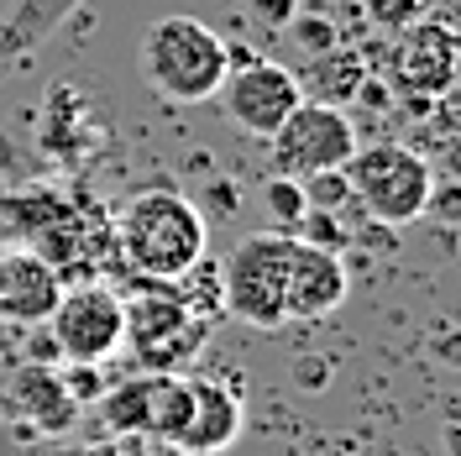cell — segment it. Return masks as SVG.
Wrapping results in <instances>:
<instances>
[{
    "mask_svg": "<svg viewBox=\"0 0 461 456\" xmlns=\"http://www.w3.org/2000/svg\"><path fill=\"white\" fill-rule=\"evenodd\" d=\"M204 242L210 231L200 205L178 189H142L115 215V252L137 278L152 284H178L204 257Z\"/></svg>",
    "mask_w": 461,
    "mask_h": 456,
    "instance_id": "cell-1",
    "label": "cell"
},
{
    "mask_svg": "<svg viewBox=\"0 0 461 456\" xmlns=\"http://www.w3.org/2000/svg\"><path fill=\"white\" fill-rule=\"evenodd\" d=\"M215 95H221L226 115L247 132V137H273L278 121L304 100V85H299L294 68L273 63V58L230 53V68H226V79H221Z\"/></svg>",
    "mask_w": 461,
    "mask_h": 456,
    "instance_id": "cell-9",
    "label": "cell"
},
{
    "mask_svg": "<svg viewBox=\"0 0 461 456\" xmlns=\"http://www.w3.org/2000/svg\"><path fill=\"white\" fill-rule=\"evenodd\" d=\"M48 325V346L58 357H68L74 368H100L121 351V331H126V299L111 284H74L58 294Z\"/></svg>",
    "mask_w": 461,
    "mask_h": 456,
    "instance_id": "cell-7",
    "label": "cell"
},
{
    "mask_svg": "<svg viewBox=\"0 0 461 456\" xmlns=\"http://www.w3.org/2000/svg\"><path fill=\"white\" fill-rule=\"evenodd\" d=\"M58 294H63V273H58L53 257H42L37 247L0 252V320L42 325L53 315Z\"/></svg>",
    "mask_w": 461,
    "mask_h": 456,
    "instance_id": "cell-13",
    "label": "cell"
},
{
    "mask_svg": "<svg viewBox=\"0 0 461 456\" xmlns=\"http://www.w3.org/2000/svg\"><path fill=\"white\" fill-rule=\"evenodd\" d=\"M299 189H304V205H310V210H341V205L351 200V184H346V169L310 173V178H299Z\"/></svg>",
    "mask_w": 461,
    "mask_h": 456,
    "instance_id": "cell-18",
    "label": "cell"
},
{
    "mask_svg": "<svg viewBox=\"0 0 461 456\" xmlns=\"http://www.w3.org/2000/svg\"><path fill=\"white\" fill-rule=\"evenodd\" d=\"M79 5H85V0H16L11 16L0 22V74H5L11 63H22L27 53H37Z\"/></svg>",
    "mask_w": 461,
    "mask_h": 456,
    "instance_id": "cell-15",
    "label": "cell"
},
{
    "mask_svg": "<svg viewBox=\"0 0 461 456\" xmlns=\"http://www.w3.org/2000/svg\"><path fill=\"white\" fill-rule=\"evenodd\" d=\"M142 294L126 299V331L121 342L131 346V357L142 368H163L178 372L189 357H200V346L210 342V315H200L178 284H152L142 278Z\"/></svg>",
    "mask_w": 461,
    "mask_h": 456,
    "instance_id": "cell-6",
    "label": "cell"
},
{
    "mask_svg": "<svg viewBox=\"0 0 461 456\" xmlns=\"http://www.w3.org/2000/svg\"><path fill=\"white\" fill-rule=\"evenodd\" d=\"M267 152H273V173L284 178L346 169V158L357 152V126L336 100H299L267 137Z\"/></svg>",
    "mask_w": 461,
    "mask_h": 456,
    "instance_id": "cell-8",
    "label": "cell"
},
{
    "mask_svg": "<svg viewBox=\"0 0 461 456\" xmlns=\"http://www.w3.org/2000/svg\"><path fill=\"white\" fill-rule=\"evenodd\" d=\"M346 184L377 226H414L435 195L430 158L409 142H357V152L346 158Z\"/></svg>",
    "mask_w": 461,
    "mask_h": 456,
    "instance_id": "cell-3",
    "label": "cell"
},
{
    "mask_svg": "<svg viewBox=\"0 0 461 456\" xmlns=\"http://www.w3.org/2000/svg\"><path fill=\"white\" fill-rule=\"evenodd\" d=\"M230 68V48L194 16H158L142 37V74L158 100L204 105Z\"/></svg>",
    "mask_w": 461,
    "mask_h": 456,
    "instance_id": "cell-2",
    "label": "cell"
},
{
    "mask_svg": "<svg viewBox=\"0 0 461 456\" xmlns=\"http://www.w3.org/2000/svg\"><path fill=\"white\" fill-rule=\"evenodd\" d=\"M294 236L315 242V247H325V252H341L346 242H351V231L341 226V210H310V205H304V215L294 221Z\"/></svg>",
    "mask_w": 461,
    "mask_h": 456,
    "instance_id": "cell-16",
    "label": "cell"
},
{
    "mask_svg": "<svg viewBox=\"0 0 461 456\" xmlns=\"http://www.w3.org/2000/svg\"><path fill=\"white\" fill-rule=\"evenodd\" d=\"M367 16L377 27H409V22L430 16V0H367Z\"/></svg>",
    "mask_w": 461,
    "mask_h": 456,
    "instance_id": "cell-19",
    "label": "cell"
},
{
    "mask_svg": "<svg viewBox=\"0 0 461 456\" xmlns=\"http://www.w3.org/2000/svg\"><path fill=\"white\" fill-rule=\"evenodd\" d=\"M262 205H267V215L278 221V231H294V221L304 215V189H299V178L273 173V184L262 189Z\"/></svg>",
    "mask_w": 461,
    "mask_h": 456,
    "instance_id": "cell-17",
    "label": "cell"
},
{
    "mask_svg": "<svg viewBox=\"0 0 461 456\" xmlns=\"http://www.w3.org/2000/svg\"><path fill=\"white\" fill-rule=\"evenodd\" d=\"M346 305V262L341 252H325L315 242H288V325L330 320Z\"/></svg>",
    "mask_w": 461,
    "mask_h": 456,
    "instance_id": "cell-12",
    "label": "cell"
},
{
    "mask_svg": "<svg viewBox=\"0 0 461 456\" xmlns=\"http://www.w3.org/2000/svg\"><path fill=\"white\" fill-rule=\"evenodd\" d=\"M100 425L121 441H152V446H178V430L189 420V372L142 368L95 394Z\"/></svg>",
    "mask_w": 461,
    "mask_h": 456,
    "instance_id": "cell-5",
    "label": "cell"
},
{
    "mask_svg": "<svg viewBox=\"0 0 461 456\" xmlns=\"http://www.w3.org/2000/svg\"><path fill=\"white\" fill-rule=\"evenodd\" d=\"M456 63H461L456 32L446 27V22L420 16V22L399 27V42H393V58H388V74H393V85H399L409 100L425 105V100H446V95L456 89Z\"/></svg>",
    "mask_w": 461,
    "mask_h": 456,
    "instance_id": "cell-10",
    "label": "cell"
},
{
    "mask_svg": "<svg viewBox=\"0 0 461 456\" xmlns=\"http://www.w3.org/2000/svg\"><path fill=\"white\" fill-rule=\"evenodd\" d=\"M262 16H267V27H288L294 22V0H252Z\"/></svg>",
    "mask_w": 461,
    "mask_h": 456,
    "instance_id": "cell-20",
    "label": "cell"
},
{
    "mask_svg": "<svg viewBox=\"0 0 461 456\" xmlns=\"http://www.w3.org/2000/svg\"><path fill=\"white\" fill-rule=\"evenodd\" d=\"M5 415L22 430H32V435H63L79 420V394L68 388L63 372L32 362V368H22L5 383Z\"/></svg>",
    "mask_w": 461,
    "mask_h": 456,
    "instance_id": "cell-14",
    "label": "cell"
},
{
    "mask_svg": "<svg viewBox=\"0 0 461 456\" xmlns=\"http://www.w3.org/2000/svg\"><path fill=\"white\" fill-rule=\"evenodd\" d=\"M288 242L294 231H262L230 247V257L221 262V305L230 320L252 331L288 325Z\"/></svg>",
    "mask_w": 461,
    "mask_h": 456,
    "instance_id": "cell-4",
    "label": "cell"
},
{
    "mask_svg": "<svg viewBox=\"0 0 461 456\" xmlns=\"http://www.w3.org/2000/svg\"><path fill=\"white\" fill-rule=\"evenodd\" d=\"M241 394L236 383L215 378V372H189V420L178 430V446L184 456H221L241 441Z\"/></svg>",
    "mask_w": 461,
    "mask_h": 456,
    "instance_id": "cell-11",
    "label": "cell"
}]
</instances>
